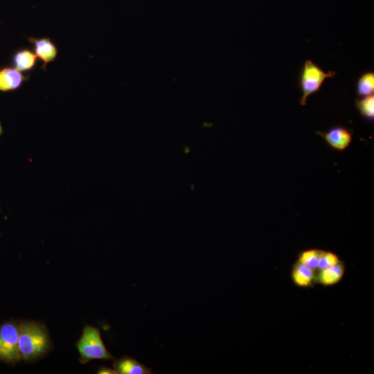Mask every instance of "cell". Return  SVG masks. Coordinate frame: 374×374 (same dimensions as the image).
Segmentation results:
<instances>
[{"label":"cell","mask_w":374,"mask_h":374,"mask_svg":"<svg viewBox=\"0 0 374 374\" xmlns=\"http://www.w3.org/2000/svg\"><path fill=\"white\" fill-rule=\"evenodd\" d=\"M98 373L99 374H117L114 369H112L107 367L102 366L98 371Z\"/></svg>","instance_id":"2e32d148"},{"label":"cell","mask_w":374,"mask_h":374,"mask_svg":"<svg viewBox=\"0 0 374 374\" xmlns=\"http://www.w3.org/2000/svg\"><path fill=\"white\" fill-rule=\"evenodd\" d=\"M322 251L319 249H305L299 253L296 260L317 271Z\"/></svg>","instance_id":"5bb4252c"},{"label":"cell","mask_w":374,"mask_h":374,"mask_svg":"<svg viewBox=\"0 0 374 374\" xmlns=\"http://www.w3.org/2000/svg\"><path fill=\"white\" fill-rule=\"evenodd\" d=\"M37 56L28 48H20L11 55L10 63L18 71L29 73L37 64Z\"/></svg>","instance_id":"ba28073f"},{"label":"cell","mask_w":374,"mask_h":374,"mask_svg":"<svg viewBox=\"0 0 374 374\" xmlns=\"http://www.w3.org/2000/svg\"><path fill=\"white\" fill-rule=\"evenodd\" d=\"M28 40L33 45L35 53L42 63L41 67L45 70L48 64L56 60L58 55L57 46L48 37L39 38L28 37Z\"/></svg>","instance_id":"52a82bcc"},{"label":"cell","mask_w":374,"mask_h":374,"mask_svg":"<svg viewBox=\"0 0 374 374\" xmlns=\"http://www.w3.org/2000/svg\"><path fill=\"white\" fill-rule=\"evenodd\" d=\"M317 134L323 139L331 148L337 151L345 150L353 141L350 130L341 125L332 126L326 132L317 131Z\"/></svg>","instance_id":"5b68a950"},{"label":"cell","mask_w":374,"mask_h":374,"mask_svg":"<svg viewBox=\"0 0 374 374\" xmlns=\"http://www.w3.org/2000/svg\"><path fill=\"white\" fill-rule=\"evenodd\" d=\"M336 72L330 71L326 72L321 67L310 59H307L301 69L299 75V85L302 92L300 105H306L307 98L312 94L319 91L323 82L328 78H334Z\"/></svg>","instance_id":"3957f363"},{"label":"cell","mask_w":374,"mask_h":374,"mask_svg":"<svg viewBox=\"0 0 374 374\" xmlns=\"http://www.w3.org/2000/svg\"><path fill=\"white\" fill-rule=\"evenodd\" d=\"M290 276L292 283L301 288L313 287L316 284V271L298 260L292 266Z\"/></svg>","instance_id":"30bf717a"},{"label":"cell","mask_w":374,"mask_h":374,"mask_svg":"<svg viewBox=\"0 0 374 374\" xmlns=\"http://www.w3.org/2000/svg\"><path fill=\"white\" fill-rule=\"evenodd\" d=\"M114 369L119 374H152L153 372L133 357L123 356L116 360Z\"/></svg>","instance_id":"8fae6325"},{"label":"cell","mask_w":374,"mask_h":374,"mask_svg":"<svg viewBox=\"0 0 374 374\" xmlns=\"http://www.w3.org/2000/svg\"><path fill=\"white\" fill-rule=\"evenodd\" d=\"M341 259L337 253L330 251L323 250L319 260L317 271L335 265Z\"/></svg>","instance_id":"9a60e30c"},{"label":"cell","mask_w":374,"mask_h":374,"mask_svg":"<svg viewBox=\"0 0 374 374\" xmlns=\"http://www.w3.org/2000/svg\"><path fill=\"white\" fill-rule=\"evenodd\" d=\"M19 323L6 321L0 324V361L15 366L21 361Z\"/></svg>","instance_id":"277c9868"},{"label":"cell","mask_w":374,"mask_h":374,"mask_svg":"<svg viewBox=\"0 0 374 374\" xmlns=\"http://www.w3.org/2000/svg\"></svg>","instance_id":"ac0fdd59"},{"label":"cell","mask_w":374,"mask_h":374,"mask_svg":"<svg viewBox=\"0 0 374 374\" xmlns=\"http://www.w3.org/2000/svg\"><path fill=\"white\" fill-rule=\"evenodd\" d=\"M3 133V128L2 123L0 121V137L2 136Z\"/></svg>","instance_id":"e0dca14e"},{"label":"cell","mask_w":374,"mask_h":374,"mask_svg":"<svg viewBox=\"0 0 374 374\" xmlns=\"http://www.w3.org/2000/svg\"><path fill=\"white\" fill-rule=\"evenodd\" d=\"M357 95L365 97L373 95L374 93V73L366 71L361 74L358 78L356 84Z\"/></svg>","instance_id":"7c38bea8"},{"label":"cell","mask_w":374,"mask_h":374,"mask_svg":"<svg viewBox=\"0 0 374 374\" xmlns=\"http://www.w3.org/2000/svg\"><path fill=\"white\" fill-rule=\"evenodd\" d=\"M30 77L29 73H22L13 66H1L0 92L7 93L18 90Z\"/></svg>","instance_id":"8992f818"},{"label":"cell","mask_w":374,"mask_h":374,"mask_svg":"<svg viewBox=\"0 0 374 374\" xmlns=\"http://www.w3.org/2000/svg\"><path fill=\"white\" fill-rule=\"evenodd\" d=\"M345 271V264L341 260L335 265L316 271V284L323 287L337 285L343 279Z\"/></svg>","instance_id":"9c48e42d"},{"label":"cell","mask_w":374,"mask_h":374,"mask_svg":"<svg viewBox=\"0 0 374 374\" xmlns=\"http://www.w3.org/2000/svg\"><path fill=\"white\" fill-rule=\"evenodd\" d=\"M76 347L80 354V362L82 364L94 359H114L104 344L100 330L94 326H84Z\"/></svg>","instance_id":"7a4b0ae2"},{"label":"cell","mask_w":374,"mask_h":374,"mask_svg":"<svg viewBox=\"0 0 374 374\" xmlns=\"http://www.w3.org/2000/svg\"><path fill=\"white\" fill-rule=\"evenodd\" d=\"M19 349L21 359L26 362L45 357L52 348L46 326L41 322L23 321L19 323Z\"/></svg>","instance_id":"6da1fadb"},{"label":"cell","mask_w":374,"mask_h":374,"mask_svg":"<svg viewBox=\"0 0 374 374\" xmlns=\"http://www.w3.org/2000/svg\"><path fill=\"white\" fill-rule=\"evenodd\" d=\"M355 105L359 114L366 120L373 121L374 119V95L357 98Z\"/></svg>","instance_id":"4fadbf2b"}]
</instances>
